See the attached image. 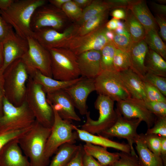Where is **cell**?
Here are the masks:
<instances>
[{
	"label": "cell",
	"instance_id": "1",
	"mask_svg": "<svg viewBox=\"0 0 166 166\" xmlns=\"http://www.w3.org/2000/svg\"><path fill=\"white\" fill-rule=\"evenodd\" d=\"M48 2L46 0H14L6 10L1 11L2 16L18 36L24 38L31 36V18L36 10Z\"/></svg>",
	"mask_w": 166,
	"mask_h": 166
},
{
	"label": "cell",
	"instance_id": "2",
	"mask_svg": "<svg viewBox=\"0 0 166 166\" xmlns=\"http://www.w3.org/2000/svg\"><path fill=\"white\" fill-rule=\"evenodd\" d=\"M51 128L42 125L36 120L31 128L18 139L24 154L28 158L31 166H48L45 151Z\"/></svg>",
	"mask_w": 166,
	"mask_h": 166
},
{
	"label": "cell",
	"instance_id": "3",
	"mask_svg": "<svg viewBox=\"0 0 166 166\" xmlns=\"http://www.w3.org/2000/svg\"><path fill=\"white\" fill-rule=\"evenodd\" d=\"M5 97L14 105L19 106L25 101L29 75L21 58L10 64L3 72Z\"/></svg>",
	"mask_w": 166,
	"mask_h": 166
},
{
	"label": "cell",
	"instance_id": "4",
	"mask_svg": "<svg viewBox=\"0 0 166 166\" xmlns=\"http://www.w3.org/2000/svg\"><path fill=\"white\" fill-rule=\"evenodd\" d=\"M25 101L36 120L46 127L51 128L54 118L53 109L47 101L42 86L29 76L26 84Z\"/></svg>",
	"mask_w": 166,
	"mask_h": 166
},
{
	"label": "cell",
	"instance_id": "5",
	"mask_svg": "<svg viewBox=\"0 0 166 166\" xmlns=\"http://www.w3.org/2000/svg\"><path fill=\"white\" fill-rule=\"evenodd\" d=\"M52 78L63 81H72L80 76L77 56L65 48L49 49Z\"/></svg>",
	"mask_w": 166,
	"mask_h": 166
},
{
	"label": "cell",
	"instance_id": "6",
	"mask_svg": "<svg viewBox=\"0 0 166 166\" xmlns=\"http://www.w3.org/2000/svg\"><path fill=\"white\" fill-rule=\"evenodd\" d=\"M114 106V101L109 97L98 95L94 103L95 108L99 113L98 119H92L88 111L85 115L86 121L81 125V129L92 134L99 135L110 128L117 118Z\"/></svg>",
	"mask_w": 166,
	"mask_h": 166
},
{
	"label": "cell",
	"instance_id": "7",
	"mask_svg": "<svg viewBox=\"0 0 166 166\" xmlns=\"http://www.w3.org/2000/svg\"><path fill=\"white\" fill-rule=\"evenodd\" d=\"M2 115L0 117V131L24 129L31 127L35 118L25 101L19 106L10 103L4 96Z\"/></svg>",
	"mask_w": 166,
	"mask_h": 166
},
{
	"label": "cell",
	"instance_id": "8",
	"mask_svg": "<svg viewBox=\"0 0 166 166\" xmlns=\"http://www.w3.org/2000/svg\"><path fill=\"white\" fill-rule=\"evenodd\" d=\"M52 109L54 121L45 151V159L49 163L50 157L60 146L66 143L75 144L78 139L77 133L74 130V125L72 121L63 119L57 112Z\"/></svg>",
	"mask_w": 166,
	"mask_h": 166
},
{
	"label": "cell",
	"instance_id": "9",
	"mask_svg": "<svg viewBox=\"0 0 166 166\" xmlns=\"http://www.w3.org/2000/svg\"><path fill=\"white\" fill-rule=\"evenodd\" d=\"M72 23L61 9L54 6L48 1L35 11L30 26L33 32L42 28L49 27L62 32Z\"/></svg>",
	"mask_w": 166,
	"mask_h": 166
},
{
	"label": "cell",
	"instance_id": "10",
	"mask_svg": "<svg viewBox=\"0 0 166 166\" xmlns=\"http://www.w3.org/2000/svg\"><path fill=\"white\" fill-rule=\"evenodd\" d=\"M26 39L28 49L21 59L29 75L38 70L43 75L52 78L51 56L49 50L42 46L32 36Z\"/></svg>",
	"mask_w": 166,
	"mask_h": 166
},
{
	"label": "cell",
	"instance_id": "11",
	"mask_svg": "<svg viewBox=\"0 0 166 166\" xmlns=\"http://www.w3.org/2000/svg\"><path fill=\"white\" fill-rule=\"evenodd\" d=\"M95 91L98 95L109 97L117 102L131 97L119 72L103 71L95 79Z\"/></svg>",
	"mask_w": 166,
	"mask_h": 166
},
{
	"label": "cell",
	"instance_id": "12",
	"mask_svg": "<svg viewBox=\"0 0 166 166\" xmlns=\"http://www.w3.org/2000/svg\"><path fill=\"white\" fill-rule=\"evenodd\" d=\"M79 27L76 23H72L62 32L51 28H43L33 32L31 36L48 50L65 48L72 39L77 35Z\"/></svg>",
	"mask_w": 166,
	"mask_h": 166
},
{
	"label": "cell",
	"instance_id": "13",
	"mask_svg": "<svg viewBox=\"0 0 166 166\" xmlns=\"http://www.w3.org/2000/svg\"><path fill=\"white\" fill-rule=\"evenodd\" d=\"M105 26L83 35H77L72 39L65 48L69 49L77 56L91 50H101L110 42L107 38Z\"/></svg>",
	"mask_w": 166,
	"mask_h": 166
},
{
	"label": "cell",
	"instance_id": "14",
	"mask_svg": "<svg viewBox=\"0 0 166 166\" xmlns=\"http://www.w3.org/2000/svg\"><path fill=\"white\" fill-rule=\"evenodd\" d=\"M117 120L114 124L110 128L101 132L100 135L105 137H116L119 139H126L131 149V153L137 155L133 147L134 139L138 134L137 128L142 120L139 119H128L124 117L117 109Z\"/></svg>",
	"mask_w": 166,
	"mask_h": 166
},
{
	"label": "cell",
	"instance_id": "15",
	"mask_svg": "<svg viewBox=\"0 0 166 166\" xmlns=\"http://www.w3.org/2000/svg\"><path fill=\"white\" fill-rule=\"evenodd\" d=\"M117 109L122 116L128 119H139L151 128L156 117L147 109L144 101L130 97L117 102Z\"/></svg>",
	"mask_w": 166,
	"mask_h": 166
},
{
	"label": "cell",
	"instance_id": "16",
	"mask_svg": "<svg viewBox=\"0 0 166 166\" xmlns=\"http://www.w3.org/2000/svg\"><path fill=\"white\" fill-rule=\"evenodd\" d=\"M64 90L79 113L82 115H86L88 112L87 99L90 93L95 91V79L83 77Z\"/></svg>",
	"mask_w": 166,
	"mask_h": 166
},
{
	"label": "cell",
	"instance_id": "17",
	"mask_svg": "<svg viewBox=\"0 0 166 166\" xmlns=\"http://www.w3.org/2000/svg\"><path fill=\"white\" fill-rule=\"evenodd\" d=\"M46 96L48 103L63 119L71 121H81L72 100L64 89L46 94Z\"/></svg>",
	"mask_w": 166,
	"mask_h": 166
},
{
	"label": "cell",
	"instance_id": "18",
	"mask_svg": "<svg viewBox=\"0 0 166 166\" xmlns=\"http://www.w3.org/2000/svg\"><path fill=\"white\" fill-rule=\"evenodd\" d=\"M3 64L2 72L16 60L21 58L27 52L29 45L27 39L23 38L14 32L2 42Z\"/></svg>",
	"mask_w": 166,
	"mask_h": 166
},
{
	"label": "cell",
	"instance_id": "19",
	"mask_svg": "<svg viewBox=\"0 0 166 166\" xmlns=\"http://www.w3.org/2000/svg\"><path fill=\"white\" fill-rule=\"evenodd\" d=\"M18 139L10 141L0 150V166H31L19 145Z\"/></svg>",
	"mask_w": 166,
	"mask_h": 166
},
{
	"label": "cell",
	"instance_id": "20",
	"mask_svg": "<svg viewBox=\"0 0 166 166\" xmlns=\"http://www.w3.org/2000/svg\"><path fill=\"white\" fill-rule=\"evenodd\" d=\"M101 50H91L77 56L80 76L95 79L101 71Z\"/></svg>",
	"mask_w": 166,
	"mask_h": 166
},
{
	"label": "cell",
	"instance_id": "21",
	"mask_svg": "<svg viewBox=\"0 0 166 166\" xmlns=\"http://www.w3.org/2000/svg\"><path fill=\"white\" fill-rule=\"evenodd\" d=\"M148 49L147 45L143 40L133 43L128 53L130 63V68L142 80L147 72L144 62Z\"/></svg>",
	"mask_w": 166,
	"mask_h": 166
},
{
	"label": "cell",
	"instance_id": "22",
	"mask_svg": "<svg viewBox=\"0 0 166 166\" xmlns=\"http://www.w3.org/2000/svg\"><path fill=\"white\" fill-rule=\"evenodd\" d=\"M73 127L78 139L85 143H89L106 148H112L127 153H131V148L128 144L114 141L100 135L92 134L78 128L75 125Z\"/></svg>",
	"mask_w": 166,
	"mask_h": 166
},
{
	"label": "cell",
	"instance_id": "23",
	"mask_svg": "<svg viewBox=\"0 0 166 166\" xmlns=\"http://www.w3.org/2000/svg\"><path fill=\"white\" fill-rule=\"evenodd\" d=\"M127 9L142 24L145 32L151 30H157L154 17L144 0H131Z\"/></svg>",
	"mask_w": 166,
	"mask_h": 166
},
{
	"label": "cell",
	"instance_id": "24",
	"mask_svg": "<svg viewBox=\"0 0 166 166\" xmlns=\"http://www.w3.org/2000/svg\"><path fill=\"white\" fill-rule=\"evenodd\" d=\"M29 76L35 82L42 86L43 90L46 94L57 90L64 89L75 84L83 78L81 76L72 81H59L46 76L38 70H36Z\"/></svg>",
	"mask_w": 166,
	"mask_h": 166
},
{
	"label": "cell",
	"instance_id": "25",
	"mask_svg": "<svg viewBox=\"0 0 166 166\" xmlns=\"http://www.w3.org/2000/svg\"><path fill=\"white\" fill-rule=\"evenodd\" d=\"M121 80L131 97L144 100V82L130 68L119 72Z\"/></svg>",
	"mask_w": 166,
	"mask_h": 166
},
{
	"label": "cell",
	"instance_id": "26",
	"mask_svg": "<svg viewBox=\"0 0 166 166\" xmlns=\"http://www.w3.org/2000/svg\"><path fill=\"white\" fill-rule=\"evenodd\" d=\"M86 154L92 156L101 164L109 166L120 158L119 152H111L107 148L86 142L83 145Z\"/></svg>",
	"mask_w": 166,
	"mask_h": 166
},
{
	"label": "cell",
	"instance_id": "27",
	"mask_svg": "<svg viewBox=\"0 0 166 166\" xmlns=\"http://www.w3.org/2000/svg\"><path fill=\"white\" fill-rule=\"evenodd\" d=\"M134 144L139 166H164L160 156L155 155L148 148L139 134L134 139Z\"/></svg>",
	"mask_w": 166,
	"mask_h": 166
},
{
	"label": "cell",
	"instance_id": "28",
	"mask_svg": "<svg viewBox=\"0 0 166 166\" xmlns=\"http://www.w3.org/2000/svg\"><path fill=\"white\" fill-rule=\"evenodd\" d=\"M79 146L66 143L58 149L48 166H67L75 155Z\"/></svg>",
	"mask_w": 166,
	"mask_h": 166
},
{
	"label": "cell",
	"instance_id": "29",
	"mask_svg": "<svg viewBox=\"0 0 166 166\" xmlns=\"http://www.w3.org/2000/svg\"><path fill=\"white\" fill-rule=\"evenodd\" d=\"M125 11L124 27L132 42L136 43L143 40L146 34L144 27L129 10L127 8Z\"/></svg>",
	"mask_w": 166,
	"mask_h": 166
},
{
	"label": "cell",
	"instance_id": "30",
	"mask_svg": "<svg viewBox=\"0 0 166 166\" xmlns=\"http://www.w3.org/2000/svg\"><path fill=\"white\" fill-rule=\"evenodd\" d=\"M144 65L147 72L166 77L165 60L149 48L146 56Z\"/></svg>",
	"mask_w": 166,
	"mask_h": 166
},
{
	"label": "cell",
	"instance_id": "31",
	"mask_svg": "<svg viewBox=\"0 0 166 166\" xmlns=\"http://www.w3.org/2000/svg\"><path fill=\"white\" fill-rule=\"evenodd\" d=\"M111 10V6L107 0H93L89 6L83 10L81 18L74 23L79 27L93 16Z\"/></svg>",
	"mask_w": 166,
	"mask_h": 166
},
{
	"label": "cell",
	"instance_id": "32",
	"mask_svg": "<svg viewBox=\"0 0 166 166\" xmlns=\"http://www.w3.org/2000/svg\"><path fill=\"white\" fill-rule=\"evenodd\" d=\"M110 11L107 10L91 17L79 27L77 35L81 36L105 26Z\"/></svg>",
	"mask_w": 166,
	"mask_h": 166
},
{
	"label": "cell",
	"instance_id": "33",
	"mask_svg": "<svg viewBox=\"0 0 166 166\" xmlns=\"http://www.w3.org/2000/svg\"><path fill=\"white\" fill-rule=\"evenodd\" d=\"M157 31L156 30H151L146 32L143 40L149 48L158 54L165 60L166 46L160 37Z\"/></svg>",
	"mask_w": 166,
	"mask_h": 166
},
{
	"label": "cell",
	"instance_id": "34",
	"mask_svg": "<svg viewBox=\"0 0 166 166\" xmlns=\"http://www.w3.org/2000/svg\"><path fill=\"white\" fill-rule=\"evenodd\" d=\"M116 48L110 42L101 50V71H116L113 65V59Z\"/></svg>",
	"mask_w": 166,
	"mask_h": 166
},
{
	"label": "cell",
	"instance_id": "35",
	"mask_svg": "<svg viewBox=\"0 0 166 166\" xmlns=\"http://www.w3.org/2000/svg\"><path fill=\"white\" fill-rule=\"evenodd\" d=\"M139 135L148 148L155 155L160 156L161 136L146 133Z\"/></svg>",
	"mask_w": 166,
	"mask_h": 166
},
{
	"label": "cell",
	"instance_id": "36",
	"mask_svg": "<svg viewBox=\"0 0 166 166\" xmlns=\"http://www.w3.org/2000/svg\"><path fill=\"white\" fill-rule=\"evenodd\" d=\"M113 65L115 70L118 72L130 68L128 53L116 48L113 59Z\"/></svg>",
	"mask_w": 166,
	"mask_h": 166
},
{
	"label": "cell",
	"instance_id": "37",
	"mask_svg": "<svg viewBox=\"0 0 166 166\" xmlns=\"http://www.w3.org/2000/svg\"><path fill=\"white\" fill-rule=\"evenodd\" d=\"M61 9L72 23H76L80 19L83 11V9L71 0L65 3Z\"/></svg>",
	"mask_w": 166,
	"mask_h": 166
},
{
	"label": "cell",
	"instance_id": "38",
	"mask_svg": "<svg viewBox=\"0 0 166 166\" xmlns=\"http://www.w3.org/2000/svg\"><path fill=\"white\" fill-rule=\"evenodd\" d=\"M142 80L156 88L166 97V77L147 72Z\"/></svg>",
	"mask_w": 166,
	"mask_h": 166
},
{
	"label": "cell",
	"instance_id": "39",
	"mask_svg": "<svg viewBox=\"0 0 166 166\" xmlns=\"http://www.w3.org/2000/svg\"><path fill=\"white\" fill-rule=\"evenodd\" d=\"M144 101L147 109L156 117H166V101H150L144 100Z\"/></svg>",
	"mask_w": 166,
	"mask_h": 166
},
{
	"label": "cell",
	"instance_id": "40",
	"mask_svg": "<svg viewBox=\"0 0 166 166\" xmlns=\"http://www.w3.org/2000/svg\"><path fill=\"white\" fill-rule=\"evenodd\" d=\"M120 158L109 166H139L138 156L121 152Z\"/></svg>",
	"mask_w": 166,
	"mask_h": 166
},
{
	"label": "cell",
	"instance_id": "41",
	"mask_svg": "<svg viewBox=\"0 0 166 166\" xmlns=\"http://www.w3.org/2000/svg\"><path fill=\"white\" fill-rule=\"evenodd\" d=\"M31 127L21 130L0 131V150L10 141L19 138Z\"/></svg>",
	"mask_w": 166,
	"mask_h": 166
},
{
	"label": "cell",
	"instance_id": "42",
	"mask_svg": "<svg viewBox=\"0 0 166 166\" xmlns=\"http://www.w3.org/2000/svg\"><path fill=\"white\" fill-rule=\"evenodd\" d=\"M144 87L145 100L150 101H166V97L158 89L150 84L144 82Z\"/></svg>",
	"mask_w": 166,
	"mask_h": 166
},
{
	"label": "cell",
	"instance_id": "43",
	"mask_svg": "<svg viewBox=\"0 0 166 166\" xmlns=\"http://www.w3.org/2000/svg\"><path fill=\"white\" fill-rule=\"evenodd\" d=\"M146 133L155 134L166 137V117H156L153 126L148 128Z\"/></svg>",
	"mask_w": 166,
	"mask_h": 166
},
{
	"label": "cell",
	"instance_id": "44",
	"mask_svg": "<svg viewBox=\"0 0 166 166\" xmlns=\"http://www.w3.org/2000/svg\"><path fill=\"white\" fill-rule=\"evenodd\" d=\"M114 34L113 42L115 46L128 53L133 43L130 38L125 35Z\"/></svg>",
	"mask_w": 166,
	"mask_h": 166
},
{
	"label": "cell",
	"instance_id": "45",
	"mask_svg": "<svg viewBox=\"0 0 166 166\" xmlns=\"http://www.w3.org/2000/svg\"><path fill=\"white\" fill-rule=\"evenodd\" d=\"M14 32L12 27L3 18L0 11V42L2 43Z\"/></svg>",
	"mask_w": 166,
	"mask_h": 166
},
{
	"label": "cell",
	"instance_id": "46",
	"mask_svg": "<svg viewBox=\"0 0 166 166\" xmlns=\"http://www.w3.org/2000/svg\"><path fill=\"white\" fill-rule=\"evenodd\" d=\"M84 153L83 146L79 144L75 155L67 166H84L83 162Z\"/></svg>",
	"mask_w": 166,
	"mask_h": 166
},
{
	"label": "cell",
	"instance_id": "47",
	"mask_svg": "<svg viewBox=\"0 0 166 166\" xmlns=\"http://www.w3.org/2000/svg\"><path fill=\"white\" fill-rule=\"evenodd\" d=\"M155 21L160 28V34L163 39L166 41V20L165 17L156 14Z\"/></svg>",
	"mask_w": 166,
	"mask_h": 166
},
{
	"label": "cell",
	"instance_id": "48",
	"mask_svg": "<svg viewBox=\"0 0 166 166\" xmlns=\"http://www.w3.org/2000/svg\"><path fill=\"white\" fill-rule=\"evenodd\" d=\"M131 0H108L111 10L117 8L126 9L128 8Z\"/></svg>",
	"mask_w": 166,
	"mask_h": 166
},
{
	"label": "cell",
	"instance_id": "49",
	"mask_svg": "<svg viewBox=\"0 0 166 166\" xmlns=\"http://www.w3.org/2000/svg\"><path fill=\"white\" fill-rule=\"evenodd\" d=\"M150 4L152 8L156 13V14L166 17V5L158 4L154 2H151Z\"/></svg>",
	"mask_w": 166,
	"mask_h": 166
},
{
	"label": "cell",
	"instance_id": "50",
	"mask_svg": "<svg viewBox=\"0 0 166 166\" xmlns=\"http://www.w3.org/2000/svg\"><path fill=\"white\" fill-rule=\"evenodd\" d=\"M83 162L84 166H105L99 163L93 157L85 153L84 152Z\"/></svg>",
	"mask_w": 166,
	"mask_h": 166
},
{
	"label": "cell",
	"instance_id": "51",
	"mask_svg": "<svg viewBox=\"0 0 166 166\" xmlns=\"http://www.w3.org/2000/svg\"><path fill=\"white\" fill-rule=\"evenodd\" d=\"M4 96L3 73L0 68V117L2 115L3 101Z\"/></svg>",
	"mask_w": 166,
	"mask_h": 166
},
{
	"label": "cell",
	"instance_id": "52",
	"mask_svg": "<svg viewBox=\"0 0 166 166\" xmlns=\"http://www.w3.org/2000/svg\"><path fill=\"white\" fill-rule=\"evenodd\" d=\"M111 15L113 18L117 20L125 19L126 17L125 9L117 8L113 10L111 12Z\"/></svg>",
	"mask_w": 166,
	"mask_h": 166
},
{
	"label": "cell",
	"instance_id": "53",
	"mask_svg": "<svg viewBox=\"0 0 166 166\" xmlns=\"http://www.w3.org/2000/svg\"><path fill=\"white\" fill-rule=\"evenodd\" d=\"M160 157L164 166H166V137L161 136Z\"/></svg>",
	"mask_w": 166,
	"mask_h": 166
},
{
	"label": "cell",
	"instance_id": "54",
	"mask_svg": "<svg viewBox=\"0 0 166 166\" xmlns=\"http://www.w3.org/2000/svg\"><path fill=\"white\" fill-rule=\"evenodd\" d=\"M14 0H0V10L4 11L8 9Z\"/></svg>",
	"mask_w": 166,
	"mask_h": 166
},
{
	"label": "cell",
	"instance_id": "55",
	"mask_svg": "<svg viewBox=\"0 0 166 166\" xmlns=\"http://www.w3.org/2000/svg\"><path fill=\"white\" fill-rule=\"evenodd\" d=\"M73 1L78 6L83 10L89 6L93 0H73Z\"/></svg>",
	"mask_w": 166,
	"mask_h": 166
},
{
	"label": "cell",
	"instance_id": "56",
	"mask_svg": "<svg viewBox=\"0 0 166 166\" xmlns=\"http://www.w3.org/2000/svg\"><path fill=\"white\" fill-rule=\"evenodd\" d=\"M117 20L113 18L106 23L105 27L109 30L113 31L117 28Z\"/></svg>",
	"mask_w": 166,
	"mask_h": 166
},
{
	"label": "cell",
	"instance_id": "57",
	"mask_svg": "<svg viewBox=\"0 0 166 166\" xmlns=\"http://www.w3.org/2000/svg\"><path fill=\"white\" fill-rule=\"evenodd\" d=\"M69 0H49L48 2L54 6L60 9L63 5Z\"/></svg>",
	"mask_w": 166,
	"mask_h": 166
},
{
	"label": "cell",
	"instance_id": "58",
	"mask_svg": "<svg viewBox=\"0 0 166 166\" xmlns=\"http://www.w3.org/2000/svg\"><path fill=\"white\" fill-rule=\"evenodd\" d=\"M113 31L114 33L116 34L125 35L130 38L129 34L125 28V27L123 28H117L113 30Z\"/></svg>",
	"mask_w": 166,
	"mask_h": 166
},
{
	"label": "cell",
	"instance_id": "59",
	"mask_svg": "<svg viewBox=\"0 0 166 166\" xmlns=\"http://www.w3.org/2000/svg\"><path fill=\"white\" fill-rule=\"evenodd\" d=\"M114 34L113 31L107 29L106 31V36L110 42H113L114 37Z\"/></svg>",
	"mask_w": 166,
	"mask_h": 166
},
{
	"label": "cell",
	"instance_id": "60",
	"mask_svg": "<svg viewBox=\"0 0 166 166\" xmlns=\"http://www.w3.org/2000/svg\"><path fill=\"white\" fill-rule=\"evenodd\" d=\"M3 64V54L2 43L0 42V68L2 67Z\"/></svg>",
	"mask_w": 166,
	"mask_h": 166
},
{
	"label": "cell",
	"instance_id": "61",
	"mask_svg": "<svg viewBox=\"0 0 166 166\" xmlns=\"http://www.w3.org/2000/svg\"><path fill=\"white\" fill-rule=\"evenodd\" d=\"M124 28V22L120 20H118L117 22V28Z\"/></svg>",
	"mask_w": 166,
	"mask_h": 166
},
{
	"label": "cell",
	"instance_id": "62",
	"mask_svg": "<svg viewBox=\"0 0 166 166\" xmlns=\"http://www.w3.org/2000/svg\"><path fill=\"white\" fill-rule=\"evenodd\" d=\"M157 1L161 4L164 5V4L166 3L165 0H159Z\"/></svg>",
	"mask_w": 166,
	"mask_h": 166
}]
</instances>
